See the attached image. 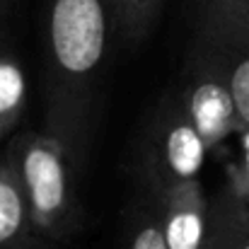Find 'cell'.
I'll return each instance as SVG.
<instances>
[{"mask_svg":"<svg viewBox=\"0 0 249 249\" xmlns=\"http://www.w3.org/2000/svg\"><path fill=\"white\" fill-rule=\"evenodd\" d=\"M174 92L208 153L220 148L230 136H240L245 131L223 73L206 53V49L194 39L186 49L181 78Z\"/></svg>","mask_w":249,"mask_h":249,"instance_id":"5b68a950","label":"cell"},{"mask_svg":"<svg viewBox=\"0 0 249 249\" xmlns=\"http://www.w3.org/2000/svg\"><path fill=\"white\" fill-rule=\"evenodd\" d=\"M29 104V80L19 58L0 49V143L12 138Z\"/></svg>","mask_w":249,"mask_h":249,"instance_id":"9c48e42d","label":"cell"},{"mask_svg":"<svg viewBox=\"0 0 249 249\" xmlns=\"http://www.w3.org/2000/svg\"><path fill=\"white\" fill-rule=\"evenodd\" d=\"M46 133L83 165L107 58L116 39L111 0H44Z\"/></svg>","mask_w":249,"mask_h":249,"instance_id":"6da1fadb","label":"cell"},{"mask_svg":"<svg viewBox=\"0 0 249 249\" xmlns=\"http://www.w3.org/2000/svg\"><path fill=\"white\" fill-rule=\"evenodd\" d=\"M119 249H167L155 211L145 196H141L128 211Z\"/></svg>","mask_w":249,"mask_h":249,"instance_id":"8fae6325","label":"cell"},{"mask_svg":"<svg viewBox=\"0 0 249 249\" xmlns=\"http://www.w3.org/2000/svg\"><path fill=\"white\" fill-rule=\"evenodd\" d=\"M2 24H5V0H0V49H2V36H5Z\"/></svg>","mask_w":249,"mask_h":249,"instance_id":"7c38bea8","label":"cell"},{"mask_svg":"<svg viewBox=\"0 0 249 249\" xmlns=\"http://www.w3.org/2000/svg\"><path fill=\"white\" fill-rule=\"evenodd\" d=\"M116 15V39L124 44H141L148 39L165 0H111Z\"/></svg>","mask_w":249,"mask_h":249,"instance_id":"30bf717a","label":"cell"},{"mask_svg":"<svg viewBox=\"0 0 249 249\" xmlns=\"http://www.w3.org/2000/svg\"><path fill=\"white\" fill-rule=\"evenodd\" d=\"M148 201L155 211L167 249H203L211 198L206 196L201 179L177 184Z\"/></svg>","mask_w":249,"mask_h":249,"instance_id":"8992f818","label":"cell"},{"mask_svg":"<svg viewBox=\"0 0 249 249\" xmlns=\"http://www.w3.org/2000/svg\"><path fill=\"white\" fill-rule=\"evenodd\" d=\"M0 249H58L36 235L17 177L5 160L0 162Z\"/></svg>","mask_w":249,"mask_h":249,"instance_id":"52a82bcc","label":"cell"},{"mask_svg":"<svg viewBox=\"0 0 249 249\" xmlns=\"http://www.w3.org/2000/svg\"><path fill=\"white\" fill-rule=\"evenodd\" d=\"M232 92L237 116L249 128V0H194V32Z\"/></svg>","mask_w":249,"mask_h":249,"instance_id":"277c9868","label":"cell"},{"mask_svg":"<svg viewBox=\"0 0 249 249\" xmlns=\"http://www.w3.org/2000/svg\"><path fill=\"white\" fill-rule=\"evenodd\" d=\"M5 162L12 167L36 235L53 247L78 237L85 211L78 194V162L46 131H24L12 138Z\"/></svg>","mask_w":249,"mask_h":249,"instance_id":"7a4b0ae2","label":"cell"},{"mask_svg":"<svg viewBox=\"0 0 249 249\" xmlns=\"http://www.w3.org/2000/svg\"><path fill=\"white\" fill-rule=\"evenodd\" d=\"M208 155L211 153L186 116L177 92H167L155 104L138 143L136 169L143 196L155 198L177 184L198 179Z\"/></svg>","mask_w":249,"mask_h":249,"instance_id":"3957f363","label":"cell"},{"mask_svg":"<svg viewBox=\"0 0 249 249\" xmlns=\"http://www.w3.org/2000/svg\"><path fill=\"white\" fill-rule=\"evenodd\" d=\"M203 249H249V203L228 186L211 198Z\"/></svg>","mask_w":249,"mask_h":249,"instance_id":"ba28073f","label":"cell"}]
</instances>
